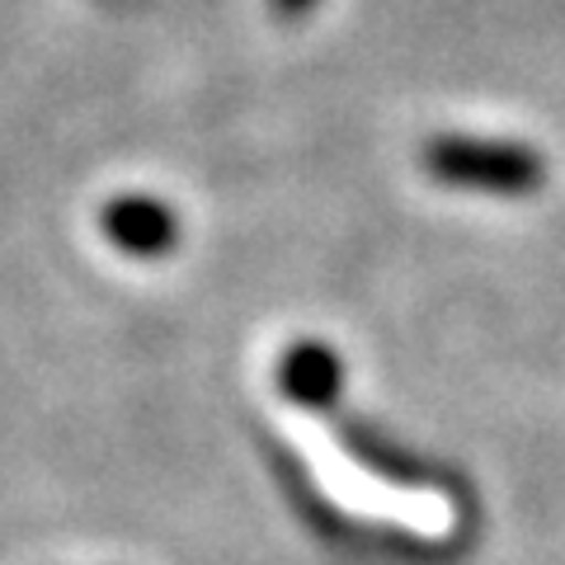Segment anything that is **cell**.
<instances>
[{
	"mask_svg": "<svg viewBox=\"0 0 565 565\" xmlns=\"http://www.w3.org/2000/svg\"><path fill=\"white\" fill-rule=\"evenodd\" d=\"M278 429L288 434V444L307 462L321 500L334 504L340 514L359 519V523H386V527H396L405 537H419V542L457 537L462 514H457V500H448L444 490L405 486V481H392V476H382L373 467L353 462V457L334 444V434L326 424L302 415V411H282Z\"/></svg>",
	"mask_w": 565,
	"mask_h": 565,
	"instance_id": "6da1fadb",
	"label": "cell"
}]
</instances>
